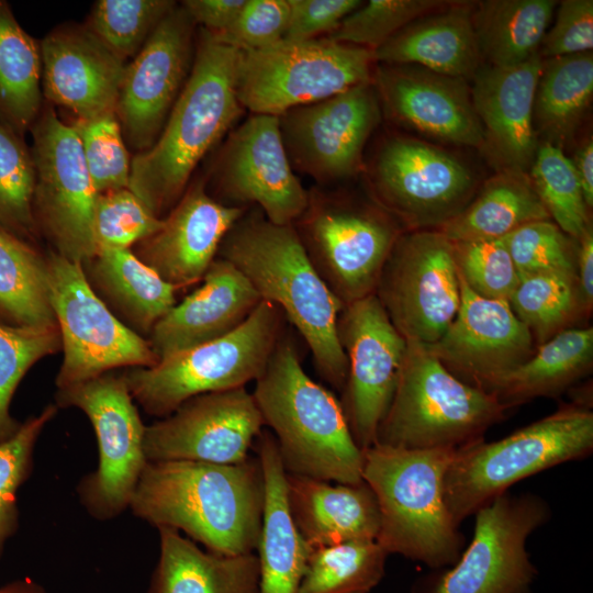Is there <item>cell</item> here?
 <instances>
[{
  "mask_svg": "<svg viewBox=\"0 0 593 593\" xmlns=\"http://www.w3.org/2000/svg\"><path fill=\"white\" fill-rule=\"evenodd\" d=\"M81 267L98 298L122 324L142 337L149 336L176 304V289L131 248H99Z\"/></svg>",
  "mask_w": 593,
  "mask_h": 593,
  "instance_id": "cell-31",
  "label": "cell"
},
{
  "mask_svg": "<svg viewBox=\"0 0 593 593\" xmlns=\"http://www.w3.org/2000/svg\"><path fill=\"white\" fill-rule=\"evenodd\" d=\"M440 0H369L350 12L326 37L374 52L413 21L444 8Z\"/></svg>",
  "mask_w": 593,
  "mask_h": 593,
  "instance_id": "cell-45",
  "label": "cell"
},
{
  "mask_svg": "<svg viewBox=\"0 0 593 593\" xmlns=\"http://www.w3.org/2000/svg\"><path fill=\"white\" fill-rule=\"evenodd\" d=\"M374 295L406 342L436 343L460 306L452 242L438 230L402 233L382 268Z\"/></svg>",
  "mask_w": 593,
  "mask_h": 593,
  "instance_id": "cell-15",
  "label": "cell"
},
{
  "mask_svg": "<svg viewBox=\"0 0 593 593\" xmlns=\"http://www.w3.org/2000/svg\"><path fill=\"white\" fill-rule=\"evenodd\" d=\"M163 225L128 188L98 193L93 232L99 248H130L155 234Z\"/></svg>",
  "mask_w": 593,
  "mask_h": 593,
  "instance_id": "cell-50",
  "label": "cell"
},
{
  "mask_svg": "<svg viewBox=\"0 0 593 593\" xmlns=\"http://www.w3.org/2000/svg\"><path fill=\"white\" fill-rule=\"evenodd\" d=\"M459 283L455 320L436 343L426 346L458 379L492 393L503 376L534 354V338L508 301L480 296L460 276Z\"/></svg>",
  "mask_w": 593,
  "mask_h": 593,
  "instance_id": "cell-22",
  "label": "cell"
},
{
  "mask_svg": "<svg viewBox=\"0 0 593 593\" xmlns=\"http://www.w3.org/2000/svg\"><path fill=\"white\" fill-rule=\"evenodd\" d=\"M539 53L512 67H480L471 98L484 146L502 169L526 172L537 153L534 100L541 74Z\"/></svg>",
  "mask_w": 593,
  "mask_h": 593,
  "instance_id": "cell-26",
  "label": "cell"
},
{
  "mask_svg": "<svg viewBox=\"0 0 593 593\" xmlns=\"http://www.w3.org/2000/svg\"><path fill=\"white\" fill-rule=\"evenodd\" d=\"M518 276L577 272L578 244L551 220L527 223L503 237Z\"/></svg>",
  "mask_w": 593,
  "mask_h": 593,
  "instance_id": "cell-49",
  "label": "cell"
},
{
  "mask_svg": "<svg viewBox=\"0 0 593 593\" xmlns=\"http://www.w3.org/2000/svg\"><path fill=\"white\" fill-rule=\"evenodd\" d=\"M42 97L40 44L0 0V116L23 135L42 111Z\"/></svg>",
  "mask_w": 593,
  "mask_h": 593,
  "instance_id": "cell-36",
  "label": "cell"
},
{
  "mask_svg": "<svg viewBox=\"0 0 593 593\" xmlns=\"http://www.w3.org/2000/svg\"><path fill=\"white\" fill-rule=\"evenodd\" d=\"M60 349L58 326L31 328L0 324V444L11 438L22 424L10 413L21 380L34 363Z\"/></svg>",
  "mask_w": 593,
  "mask_h": 593,
  "instance_id": "cell-44",
  "label": "cell"
},
{
  "mask_svg": "<svg viewBox=\"0 0 593 593\" xmlns=\"http://www.w3.org/2000/svg\"><path fill=\"white\" fill-rule=\"evenodd\" d=\"M51 305L64 359L57 389L78 384L120 367L158 362L147 339L122 324L90 288L80 262L46 255Z\"/></svg>",
  "mask_w": 593,
  "mask_h": 593,
  "instance_id": "cell-12",
  "label": "cell"
},
{
  "mask_svg": "<svg viewBox=\"0 0 593 593\" xmlns=\"http://www.w3.org/2000/svg\"><path fill=\"white\" fill-rule=\"evenodd\" d=\"M0 324L57 326L51 305L47 258L33 244L0 228Z\"/></svg>",
  "mask_w": 593,
  "mask_h": 593,
  "instance_id": "cell-37",
  "label": "cell"
},
{
  "mask_svg": "<svg viewBox=\"0 0 593 593\" xmlns=\"http://www.w3.org/2000/svg\"><path fill=\"white\" fill-rule=\"evenodd\" d=\"M507 410L494 393L454 376L426 345L407 342L394 394L374 444L458 449L482 439Z\"/></svg>",
  "mask_w": 593,
  "mask_h": 593,
  "instance_id": "cell-6",
  "label": "cell"
},
{
  "mask_svg": "<svg viewBox=\"0 0 593 593\" xmlns=\"http://www.w3.org/2000/svg\"><path fill=\"white\" fill-rule=\"evenodd\" d=\"M246 0H186L181 5L203 30L222 34L236 20Z\"/></svg>",
  "mask_w": 593,
  "mask_h": 593,
  "instance_id": "cell-54",
  "label": "cell"
},
{
  "mask_svg": "<svg viewBox=\"0 0 593 593\" xmlns=\"http://www.w3.org/2000/svg\"><path fill=\"white\" fill-rule=\"evenodd\" d=\"M159 558L147 593H259L257 555L202 550L169 527L157 528Z\"/></svg>",
  "mask_w": 593,
  "mask_h": 593,
  "instance_id": "cell-32",
  "label": "cell"
},
{
  "mask_svg": "<svg viewBox=\"0 0 593 593\" xmlns=\"http://www.w3.org/2000/svg\"><path fill=\"white\" fill-rule=\"evenodd\" d=\"M454 448L405 449L373 444L363 450L362 480L380 512L378 544L438 569L460 557L462 537L445 503Z\"/></svg>",
  "mask_w": 593,
  "mask_h": 593,
  "instance_id": "cell-5",
  "label": "cell"
},
{
  "mask_svg": "<svg viewBox=\"0 0 593 593\" xmlns=\"http://www.w3.org/2000/svg\"><path fill=\"white\" fill-rule=\"evenodd\" d=\"M539 220H551L529 176L502 169L452 219L437 228L451 242L503 238Z\"/></svg>",
  "mask_w": 593,
  "mask_h": 593,
  "instance_id": "cell-33",
  "label": "cell"
},
{
  "mask_svg": "<svg viewBox=\"0 0 593 593\" xmlns=\"http://www.w3.org/2000/svg\"><path fill=\"white\" fill-rule=\"evenodd\" d=\"M57 407H77L89 418L98 443V467L76 486L79 502L98 521L130 507L147 463L145 425L122 374L108 372L57 389Z\"/></svg>",
  "mask_w": 593,
  "mask_h": 593,
  "instance_id": "cell-11",
  "label": "cell"
},
{
  "mask_svg": "<svg viewBox=\"0 0 593 593\" xmlns=\"http://www.w3.org/2000/svg\"><path fill=\"white\" fill-rule=\"evenodd\" d=\"M293 226L313 267L344 306L374 293L402 234L395 219L376 202L320 191L309 192L307 206Z\"/></svg>",
  "mask_w": 593,
  "mask_h": 593,
  "instance_id": "cell-10",
  "label": "cell"
},
{
  "mask_svg": "<svg viewBox=\"0 0 593 593\" xmlns=\"http://www.w3.org/2000/svg\"><path fill=\"white\" fill-rule=\"evenodd\" d=\"M369 180L373 201L409 231L439 228L468 204L475 183L455 156L403 136L382 144Z\"/></svg>",
  "mask_w": 593,
  "mask_h": 593,
  "instance_id": "cell-16",
  "label": "cell"
},
{
  "mask_svg": "<svg viewBox=\"0 0 593 593\" xmlns=\"http://www.w3.org/2000/svg\"><path fill=\"white\" fill-rule=\"evenodd\" d=\"M286 316L266 300L233 332L122 373L130 393L147 414L166 417L187 400L245 387L265 370L284 333Z\"/></svg>",
  "mask_w": 593,
  "mask_h": 593,
  "instance_id": "cell-8",
  "label": "cell"
},
{
  "mask_svg": "<svg viewBox=\"0 0 593 593\" xmlns=\"http://www.w3.org/2000/svg\"><path fill=\"white\" fill-rule=\"evenodd\" d=\"M265 482L258 457L233 465L147 461L132 514L169 527L221 555L251 553L262 527Z\"/></svg>",
  "mask_w": 593,
  "mask_h": 593,
  "instance_id": "cell-1",
  "label": "cell"
},
{
  "mask_svg": "<svg viewBox=\"0 0 593 593\" xmlns=\"http://www.w3.org/2000/svg\"><path fill=\"white\" fill-rule=\"evenodd\" d=\"M556 0H486L473 8L472 23L482 59L512 67L539 53Z\"/></svg>",
  "mask_w": 593,
  "mask_h": 593,
  "instance_id": "cell-35",
  "label": "cell"
},
{
  "mask_svg": "<svg viewBox=\"0 0 593 593\" xmlns=\"http://www.w3.org/2000/svg\"><path fill=\"white\" fill-rule=\"evenodd\" d=\"M593 96L592 52L542 60L534 100V125L561 147L577 130Z\"/></svg>",
  "mask_w": 593,
  "mask_h": 593,
  "instance_id": "cell-38",
  "label": "cell"
},
{
  "mask_svg": "<svg viewBox=\"0 0 593 593\" xmlns=\"http://www.w3.org/2000/svg\"><path fill=\"white\" fill-rule=\"evenodd\" d=\"M508 304L537 345L588 315L577 272L571 271L521 276Z\"/></svg>",
  "mask_w": 593,
  "mask_h": 593,
  "instance_id": "cell-39",
  "label": "cell"
},
{
  "mask_svg": "<svg viewBox=\"0 0 593 593\" xmlns=\"http://www.w3.org/2000/svg\"><path fill=\"white\" fill-rule=\"evenodd\" d=\"M593 1L563 0L552 27L546 32L539 54L542 59L592 52Z\"/></svg>",
  "mask_w": 593,
  "mask_h": 593,
  "instance_id": "cell-52",
  "label": "cell"
},
{
  "mask_svg": "<svg viewBox=\"0 0 593 593\" xmlns=\"http://www.w3.org/2000/svg\"><path fill=\"white\" fill-rule=\"evenodd\" d=\"M380 110L370 81L284 112L278 119L292 168L321 183L356 175L365 145L380 122Z\"/></svg>",
  "mask_w": 593,
  "mask_h": 593,
  "instance_id": "cell-18",
  "label": "cell"
},
{
  "mask_svg": "<svg viewBox=\"0 0 593 593\" xmlns=\"http://www.w3.org/2000/svg\"><path fill=\"white\" fill-rule=\"evenodd\" d=\"M592 449L593 413L580 405H564L503 439L462 446L445 475L447 510L459 526L514 483Z\"/></svg>",
  "mask_w": 593,
  "mask_h": 593,
  "instance_id": "cell-7",
  "label": "cell"
},
{
  "mask_svg": "<svg viewBox=\"0 0 593 593\" xmlns=\"http://www.w3.org/2000/svg\"><path fill=\"white\" fill-rule=\"evenodd\" d=\"M253 392L288 473L342 484L362 480L363 450L355 443L342 404L303 370L287 332Z\"/></svg>",
  "mask_w": 593,
  "mask_h": 593,
  "instance_id": "cell-4",
  "label": "cell"
},
{
  "mask_svg": "<svg viewBox=\"0 0 593 593\" xmlns=\"http://www.w3.org/2000/svg\"><path fill=\"white\" fill-rule=\"evenodd\" d=\"M194 25L176 4L125 65L115 114L124 141L138 153L156 142L189 77Z\"/></svg>",
  "mask_w": 593,
  "mask_h": 593,
  "instance_id": "cell-19",
  "label": "cell"
},
{
  "mask_svg": "<svg viewBox=\"0 0 593 593\" xmlns=\"http://www.w3.org/2000/svg\"><path fill=\"white\" fill-rule=\"evenodd\" d=\"M572 163L581 183L585 204L591 209L593 205V143L591 138L578 149Z\"/></svg>",
  "mask_w": 593,
  "mask_h": 593,
  "instance_id": "cell-56",
  "label": "cell"
},
{
  "mask_svg": "<svg viewBox=\"0 0 593 593\" xmlns=\"http://www.w3.org/2000/svg\"><path fill=\"white\" fill-rule=\"evenodd\" d=\"M372 82L398 123L430 138L483 149V130L466 79L409 64H380Z\"/></svg>",
  "mask_w": 593,
  "mask_h": 593,
  "instance_id": "cell-23",
  "label": "cell"
},
{
  "mask_svg": "<svg viewBox=\"0 0 593 593\" xmlns=\"http://www.w3.org/2000/svg\"><path fill=\"white\" fill-rule=\"evenodd\" d=\"M374 63L372 51L327 37L283 38L240 51L237 97L253 114L280 116L372 81Z\"/></svg>",
  "mask_w": 593,
  "mask_h": 593,
  "instance_id": "cell-9",
  "label": "cell"
},
{
  "mask_svg": "<svg viewBox=\"0 0 593 593\" xmlns=\"http://www.w3.org/2000/svg\"><path fill=\"white\" fill-rule=\"evenodd\" d=\"M593 328L571 327L538 345L534 354L492 389L508 409L538 396H555L592 368Z\"/></svg>",
  "mask_w": 593,
  "mask_h": 593,
  "instance_id": "cell-34",
  "label": "cell"
},
{
  "mask_svg": "<svg viewBox=\"0 0 593 593\" xmlns=\"http://www.w3.org/2000/svg\"><path fill=\"white\" fill-rule=\"evenodd\" d=\"M450 3L392 36L373 52L376 63L417 65L451 77L473 78L482 60L472 23L474 4Z\"/></svg>",
  "mask_w": 593,
  "mask_h": 593,
  "instance_id": "cell-30",
  "label": "cell"
},
{
  "mask_svg": "<svg viewBox=\"0 0 593 593\" xmlns=\"http://www.w3.org/2000/svg\"><path fill=\"white\" fill-rule=\"evenodd\" d=\"M217 257L282 311L306 343L318 374L343 390L348 367L337 320L344 305L313 267L294 226L275 224L255 206L226 233Z\"/></svg>",
  "mask_w": 593,
  "mask_h": 593,
  "instance_id": "cell-2",
  "label": "cell"
},
{
  "mask_svg": "<svg viewBox=\"0 0 593 593\" xmlns=\"http://www.w3.org/2000/svg\"><path fill=\"white\" fill-rule=\"evenodd\" d=\"M286 492L292 521L312 549L377 540L380 512L366 482L334 485L287 472Z\"/></svg>",
  "mask_w": 593,
  "mask_h": 593,
  "instance_id": "cell-28",
  "label": "cell"
},
{
  "mask_svg": "<svg viewBox=\"0 0 593 593\" xmlns=\"http://www.w3.org/2000/svg\"><path fill=\"white\" fill-rule=\"evenodd\" d=\"M458 273L480 296L508 301L519 276L504 238L452 242Z\"/></svg>",
  "mask_w": 593,
  "mask_h": 593,
  "instance_id": "cell-48",
  "label": "cell"
},
{
  "mask_svg": "<svg viewBox=\"0 0 593 593\" xmlns=\"http://www.w3.org/2000/svg\"><path fill=\"white\" fill-rule=\"evenodd\" d=\"M290 16L287 40H314L329 35L362 1L359 0H288Z\"/></svg>",
  "mask_w": 593,
  "mask_h": 593,
  "instance_id": "cell-53",
  "label": "cell"
},
{
  "mask_svg": "<svg viewBox=\"0 0 593 593\" xmlns=\"http://www.w3.org/2000/svg\"><path fill=\"white\" fill-rule=\"evenodd\" d=\"M86 166L98 193L128 188L131 161L115 111L76 120Z\"/></svg>",
  "mask_w": 593,
  "mask_h": 593,
  "instance_id": "cell-47",
  "label": "cell"
},
{
  "mask_svg": "<svg viewBox=\"0 0 593 593\" xmlns=\"http://www.w3.org/2000/svg\"><path fill=\"white\" fill-rule=\"evenodd\" d=\"M31 131L36 175L33 212L38 233L48 238L54 253L82 264L98 250L93 232L98 192L79 137L52 105L42 108Z\"/></svg>",
  "mask_w": 593,
  "mask_h": 593,
  "instance_id": "cell-14",
  "label": "cell"
},
{
  "mask_svg": "<svg viewBox=\"0 0 593 593\" xmlns=\"http://www.w3.org/2000/svg\"><path fill=\"white\" fill-rule=\"evenodd\" d=\"M35 166L22 135L0 116V228L33 244Z\"/></svg>",
  "mask_w": 593,
  "mask_h": 593,
  "instance_id": "cell-41",
  "label": "cell"
},
{
  "mask_svg": "<svg viewBox=\"0 0 593 593\" xmlns=\"http://www.w3.org/2000/svg\"><path fill=\"white\" fill-rule=\"evenodd\" d=\"M215 182L221 203L254 204L278 225H293L309 203V191L293 171L273 115L253 114L231 133Z\"/></svg>",
  "mask_w": 593,
  "mask_h": 593,
  "instance_id": "cell-21",
  "label": "cell"
},
{
  "mask_svg": "<svg viewBox=\"0 0 593 593\" xmlns=\"http://www.w3.org/2000/svg\"><path fill=\"white\" fill-rule=\"evenodd\" d=\"M240 51L202 29L189 77L161 133L131 161L128 189L158 217L180 200L198 163L242 114Z\"/></svg>",
  "mask_w": 593,
  "mask_h": 593,
  "instance_id": "cell-3",
  "label": "cell"
},
{
  "mask_svg": "<svg viewBox=\"0 0 593 593\" xmlns=\"http://www.w3.org/2000/svg\"><path fill=\"white\" fill-rule=\"evenodd\" d=\"M40 47L46 100L71 111L77 120L115 111L124 61L87 26H59Z\"/></svg>",
  "mask_w": 593,
  "mask_h": 593,
  "instance_id": "cell-25",
  "label": "cell"
},
{
  "mask_svg": "<svg viewBox=\"0 0 593 593\" xmlns=\"http://www.w3.org/2000/svg\"><path fill=\"white\" fill-rule=\"evenodd\" d=\"M264 426L254 395L245 387L209 392L146 426L144 451L147 461L238 463L249 457Z\"/></svg>",
  "mask_w": 593,
  "mask_h": 593,
  "instance_id": "cell-20",
  "label": "cell"
},
{
  "mask_svg": "<svg viewBox=\"0 0 593 593\" xmlns=\"http://www.w3.org/2000/svg\"><path fill=\"white\" fill-rule=\"evenodd\" d=\"M244 212L212 198L199 181L163 219L161 227L137 243L134 254L176 290L192 286L202 280L224 236Z\"/></svg>",
  "mask_w": 593,
  "mask_h": 593,
  "instance_id": "cell-24",
  "label": "cell"
},
{
  "mask_svg": "<svg viewBox=\"0 0 593 593\" xmlns=\"http://www.w3.org/2000/svg\"><path fill=\"white\" fill-rule=\"evenodd\" d=\"M175 7L169 0H99L86 26L124 61L141 51Z\"/></svg>",
  "mask_w": 593,
  "mask_h": 593,
  "instance_id": "cell-43",
  "label": "cell"
},
{
  "mask_svg": "<svg viewBox=\"0 0 593 593\" xmlns=\"http://www.w3.org/2000/svg\"><path fill=\"white\" fill-rule=\"evenodd\" d=\"M289 16L288 0H246L233 24L214 35L239 51L260 49L284 38Z\"/></svg>",
  "mask_w": 593,
  "mask_h": 593,
  "instance_id": "cell-51",
  "label": "cell"
},
{
  "mask_svg": "<svg viewBox=\"0 0 593 593\" xmlns=\"http://www.w3.org/2000/svg\"><path fill=\"white\" fill-rule=\"evenodd\" d=\"M577 277L586 313L593 306V232L588 227L577 239Z\"/></svg>",
  "mask_w": 593,
  "mask_h": 593,
  "instance_id": "cell-55",
  "label": "cell"
},
{
  "mask_svg": "<svg viewBox=\"0 0 593 593\" xmlns=\"http://www.w3.org/2000/svg\"><path fill=\"white\" fill-rule=\"evenodd\" d=\"M473 537L452 568L418 581L412 593H529L537 570L527 537L549 517L533 494L503 493L475 513Z\"/></svg>",
  "mask_w": 593,
  "mask_h": 593,
  "instance_id": "cell-13",
  "label": "cell"
},
{
  "mask_svg": "<svg viewBox=\"0 0 593 593\" xmlns=\"http://www.w3.org/2000/svg\"><path fill=\"white\" fill-rule=\"evenodd\" d=\"M0 593H47V591L32 578L25 577L1 585Z\"/></svg>",
  "mask_w": 593,
  "mask_h": 593,
  "instance_id": "cell-57",
  "label": "cell"
},
{
  "mask_svg": "<svg viewBox=\"0 0 593 593\" xmlns=\"http://www.w3.org/2000/svg\"><path fill=\"white\" fill-rule=\"evenodd\" d=\"M202 281L149 334L158 361L233 332L261 302L245 276L223 258L213 260Z\"/></svg>",
  "mask_w": 593,
  "mask_h": 593,
  "instance_id": "cell-27",
  "label": "cell"
},
{
  "mask_svg": "<svg viewBox=\"0 0 593 593\" xmlns=\"http://www.w3.org/2000/svg\"><path fill=\"white\" fill-rule=\"evenodd\" d=\"M58 407L48 404L25 419L19 430L0 444V558L7 541L19 528L16 494L33 470L35 445Z\"/></svg>",
  "mask_w": 593,
  "mask_h": 593,
  "instance_id": "cell-46",
  "label": "cell"
},
{
  "mask_svg": "<svg viewBox=\"0 0 593 593\" xmlns=\"http://www.w3.org/2000/svg\"><path fill=\"white\" fill-rule=\"evenodd\" d=\"M265 482L262 527L257 547L259 593H299L313 549L298 532L287 501V471L271 432L256 437Z\"/></svg>",
  "mask_w": 593,
  "mask_h": 593,
  "instance_id": "cell-29",
  "label": "cell"
},
{
  "mask_svg": "<svg viewBox=\"0 0 593 593\" xmlns=\"http://www.w3.org/2000/svg\"><path fill=\"white\" fill-rule=\"evenodd\" d=\"M529 178L550 219L578 239L591 226L575 168L561 147L545 142L538 146Z\"/></svg>",
  "mask_w": 593,
  "mask_h": 593,
  "instance_id": "cell-42",
  "label": "cell"
},
{
  "mask_svg": "<svg viewBox=\"0 0 593 593\" xmlns=\"http://www.w3.org/2000/svg\"><path fill=\"white\" fill-rule=\"evenodd\" d=\"M387 556L377 540L313 549L299 593H370L384 575Z\"/></svg>",
  "mask_w": 593,
  "mask_h": 593,
  "instance_id": "cell-40",
  "label": "cell"
},
{
  "mask_svg": "<svg viewBox=\"0 0 593 593\" xmlns=\"http://www.w3.org/2000/svg\"><path fill=\"white\" fill-rule=\"evenodd\" d=\"M337 336L348 367L340 404L355 443L365 450L376 443L392 401L407 342L374 293L343 307Z\"/></svg>",
  "mask_w": 593,
  "mask_h": 593,
  "instance_id": "cell-17",
  "label": "cell"
}]
</instances>
